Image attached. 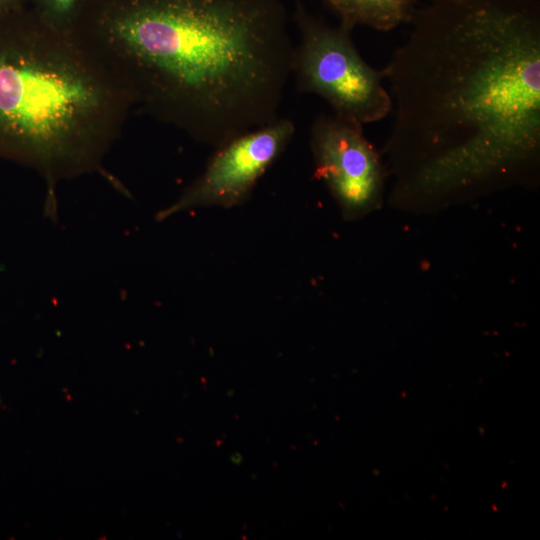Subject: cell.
I'll return each mask as SVG.
<instances>
[{
  "label": "cell",
  "mask_w": 540,
  "mask_h": 540,
  "mask_svg": "<svg viewBox=\"0 0 540 540\" xmlns=\"http://www.w3.org/2000/svg\"><path fill=\"white\" fill-rule=\"evenodd\" d=\"M384 68L392 197L406 205L527 177L540 151V5L426 0Z\"/></svg>",
  "instance_id": "1"
},
{
  "label": "cell",
  "mask_w": 540,
  "mask_h": 540,
  "mask_svg": "<svg viewBox=\"0 0 540 540\" xmlns=\"http://www.w3.org/2000/svg\"><path fill=\"white\" fill-rule=\"evenodd\" d=\"M71 33L133 107L215 149L277 120L292 74L278 0H82Z\"/></svg>",
  "instance_id": "2"
},
{
  "label": "cell",
  "mask_w": 540,
  "mask_h": 540,
  "mask_svg": "<svg viewBox=\"0 0 540 540\" xmlns=\"http://www.w3.org/2000/svg\"><path fill=\"white\" fill-rule=\"evenodd\" d=\"M133 105L71 32L23 7L0 17V158L53 188L98 172Z\"/></svg>",
  "instance_id": "3"
},
{
  "label": "cell",
  "mask_w": 540,
  "mask_h": 540,
  "mask_svg": "<svg viewBox=\"0 0 540 540\" xmlns=\"http://www.w3.org/2000/svg\"><path fill=\"white\" fill-rule=\"evenodd\" d=\"M300 41L294 47L292 73L298 89L326 100L334 113L369 124L391 113L384 86L385 69L370 66L357 51L351 29L331 27L298 10Z\"/></svg>",
  "instance_id": "4"
},
{
  "label": "cell",
  "mask_w": 540,
  "mask_h": 540,
  "mask_svg": "<svg viewBox=\"0 0 540 540\" xmlns=\"http://www.w3.org/2000/svg\"><path fill=\"white\" fill-rule=\"evenodd\" d=\"M362 126L334 113L318 116L310 133L315 175L347 220L377 209L384 192L386 169Z\"/></svg>",
  "instance_id": "5"
},
{
  "label": "cell",
  "mask_w": 540,
  "mask_h": 540,
  "mask_svg": "<svg viewBox=\"0 0 540 540\" xmlns=\"http://www.w3.org/2000/svg\"><path fill=\"white\" fill-rule=\"evenodd\" d=\"M294 132L295 125L290 119L278 118L216 148L203 173L173 204L160 211L157 219L193 208H232L245 203Z\"/></svg>",
  "instance_id": "6"
},
{
  "label": "cell",
  "mask_w": 540,
  "mask_h": 540,
  "mask_svg": "<svg viewBox=\"0 0 540 540\" xmlns=\"http://www.w3.org/2000/svg\"><path fill=\"white\" fill-rule=\"evenodd\" d=\"M421 0H327L349 29L357 24L389 31L411 21Z\"/></svg>",
  "instance_id": "7"
},
{
  "label": "cell",
  "mask_w": 540,
  "mask_h": 540,
  "mask_svg": "<svg viewBox=\"0 0 540 540\" xmlns=\"http://www.w3.org/2000/svg\"><path fill=\"white\" fill-rule=\"evenodd\" d=\"M33 12L50 27L71 32L82 0H29Z\"/></svg>",
  "instance_id": "8"
},
{
  "label": "cell",
  "mask_w": 540,
  "mask_h": 540,
  "mask_svg": "<svg viewBox=\"0 0 540 540\" xmlns=\"http://www.w3.org/2000/svg\"><path fill=\"white\" fill-rule=\"evenodd\" d=\"M27 0H0V17L25 7Z\"/></svg>",
  "instance_id": "9"
}]
</instances>
